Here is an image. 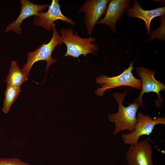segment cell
I'll list each match as a JSON object with an SVG mask.
<instances>
[{
	"mask_svg": "<svg viewBox=\"0 0 165 165\" xmlns=\"http://www.w3.org/2000/svg\"><path fill=\"white\" fill-rule=\"evenodd\" d=\"M129 90L123 93L116 92L112 94L118 105V110L116 113L107 115L109 121L114 123L115 128L113 134L116 135L121 131L127 130L133 132L137 122L136 114L140 104L137 102L129 104L125 107L123 104L124 97Z\"/></svg>",
	"mask_w": 165,
	"mask_h": 165,
	"instance_id": "obj_1",
	"label": "cell"
},
{
	"mask_svg": "<svg viewBox=\"0 0 165 165\" xmlns=\"http://www.w3.org/2000/svg\"><path fill=\"white\" fill-rule=\"evenodd\" d=\"M60 37L62 43L66 46L67 49L64 56H71L78 58L83 55L86 57L88 54L96 55L99 51L97 45L92 42L96 41L94 37L83 38L79 36L77 32L72 29L62 28L60 31Z\"/></svg>",
	"mask_w": 165,
	"mask_h": 165,
	"instance_id": "obj_2",
	"label": "cell"
},
{
	"mask_svg": "<svg viewBox=\"0 0 165 165\" xmlns=\"http://www.w3.org/2000/svg\"><path fill=\"white\" fill-rule=\"evenodd\" d=\"M135 61V60L130 63L128 68L124 69L123 71L119 75L108 77L103 75L97 77L95 82L100 86L95 91V94L101 97L107 90L122 86H129L141 90V80L136 78L132 73L133 65Z\"/></svg>",
	"mask_w": 165,
	"mask_h": 165,
	"instance_id": "obj_3",
	"label": "cell"
},
{
	"mask_svg": "<svg viewBox=\"0 0 165 165\" xmlns=\"http://www.w3.org/2000/svg\"><path fill=\"white\" fill-rule=\"evenodd\" d=\"M52 28L53 35L49 42L47 43L44 42L34 51L27 53V62L23 66V69L28 75L33 65L38 61H46V74L50 67L57 61V60L52 58V54L55 47L61 45L63 43L54 23Z\"/></svg>",
	"mask_w": 165,
	"mask_h": 165,
	"instance_id": "obj_4",
	"label": "cell"
},
{
	"mask_svg": "<svg viewBox=\"0 0 165 165\" xmlns=\"http://www.w3.org/2000/svg\"><path fill=\"white\" fill-rule=\"evenodd\" d=\"M137 122L134 131L129 133H123L121 138L126 144L136 145L139 138L143 135H148L152 132L155 125H165V117H158L153 119L148 115L138 112L137 115Z\"/></svg>",
	"mask_w": 165,
	"mask_h": 165,
	"instance_id": "obj_5",
	"label": "cell"
},
{
	"mask_svg": "<svg viewBox=\"0 0 165 165\" xmlns=\"http://www.w3.org/2000/svg\"><path fill=\"white\" fill-rule=\"evenodd\" d=\"M109 1L87 0L77 11L78 13H83L85 14L83 20L88 35H91L94 26L105 15Z\"/></svg>",
	"mask_w": 165,
	"mask_h": 165,
	"instance_id": "obj_6",
	"label": "cell"
},
{
	"mask_svg": "<svg viewBox=\"0 0 165 165\" xmlns=\"http://www.w3.org/2000/svg\"><path fill=\"white\" fill-rule=\"evenodd\" d=\"M148 137L136 145H130L125 158L127 165H155L152 160L153 150Z\"/></svg>",
	"mask_w": 165,
	"mask_h": 165,
	"instance_id": "obj_7",
	"label": "cell"
},
{
	"mask_svg": "<svg viewBox=\"0 0 165 165\" xmlns=\"http://www.w3.org/2000/svg\"><path fill=\"white\" fill-rule=\"evenodd\" d=\"M136 71L141 79L142 87L140 95L134 101L138 102L143 107L142 101L143 94L151 92L155 93L158 97V100L155 101V104L157 108H160L162 101L160 92V91L165 90V86L164 84L155 78L154 75L156 72L148 68L142 67H137Z\"/></svg>",
	"mask_w": 165,
	"mask_h": 165,
	"instance_id": "obj_8",
	"label": "cell"
},
{
	"mask_svg": "<svg viewBox=\"0 0 165 165\" xmlns=\"http://www.w3.org/2000/svg\"><path fill=\"white\" fill-rule=\"evenodd\" d=\"M58 0H52L48 9L46 12L40 11L35 16L33 24L35 26H40L49 32L52 31L54 22L61 20L72 25H75L74 22L63 14Z\"/></svg>",
	"mask_w": 165,
	"mask_h": 165,
	"instance_id": "obj_9",
	"label": "cell"
},
{
	"mask_svg": "<svg viewBox=\"0 0 165 165\" xmlns=\"http://www.w3.org/2000/svg\"><path fill=\"white\" fill-rule=\"evenodd\" d=\"M130 0L110 1L104 17L96 24H106L110 27L114 33H115L116 22L123 16L125 11L130 8Z\"/></svg>",
	"mask_w": 165,
	"mask_h": 165,
	"instance_id": "obj_10",
	"label": "cell"
},
{
	"mask_svg": "<svg viewBox=\"0 0 165 165\" xmlns=\"http://www.w3.org/2000/svg\"><path fill=\"white\" fill-rule=\"evenodd\" d=\"M21 11L18 17L7 26L6 32L10 31L20 34L22 29L20 27L22 22L26 18L37 15L38 12L46 9L49 6L48 4L39 5L34 4L28 0H21Z\"/></svg>",
	"mask_w": 165,
	"mask_h": 165,
	"instance_id": "obj_11",
	"label": "cell"
},
{
	"mask_svg": "<svg viewBox=\"0 0 165 165\" xmlns=\"http://www.w3.org/2000/svg\"><path fill=\"white\" fill-rule=\"evenodd\" d=\"M133 6L130 7L127 11V14L129 18H138L143 20L145 22L146 34L150 35V24L152 20L154 18L165 15V7H159L150 10H144L140 6L139 2L134 1Z\"/></svg>",
	"mask_w": 165,
	"mask_h": 165,
	"instance_id": "obj_12",
	"label": "cell"
},
{
	"mask_svg": "<svg viewBox=\"0 0 165 165\" xmlns=\"http://www.w3.org/2000/svg\"><path fill=\"white\" fill-rule=\"evenodd\" d=\"M28 75L24 71L18 67L16 61L11 62L9 74L6 79L7 86L20 87L21 84L28 80Z\"/></svg>",
	"mask_w": 165,
	"mask_h": 165,
	"instance_id": "obj_13",
	"label": "cell"
},
{
	"mask_svg": "<svg viewBox=\"0 0 165 165\" xmlns=\"http://www.w3.org/2000/svg\"><path fill=\"white\" fill-rule=\"evenodd\" d=\"M20 87L8 85L6 89L2 111L7 113L14 101L19 95L21 91Z\"/></svg>",
	"mask_w": 165,
	"mask_h": 165,
	"instance_id": "obj_14",
	"label": "cell"
},
{
	"mask_svg": "<svg viewBox=\"0 0 165 165\" xmlns=\"http://www.w3.org/2000/svg\"><path fill=\"white\" fill-rule=\"evenodd\" d=\"M165 16H163L160 17V25L158 28L154 30L150 31L151 34L148 40V41H152L156 38L158 39L161 41L165 40Z\"/></svg>",
	"mask_w": 165,
	"mask_h": 165,
	"instance_id": "obj_15",
	"label": "cell"
},
{
	"mask_svg": "<svg viewBox=\"0 0 165 165\" xmlns=\"http://www.w3.org/2000/svg\"><path fill=\"white\" fill-rule=\"evenodd\" d=\"M0 165H30L29 163L22 161L21 160L16 158H6L0 159Z\"/></svg>",
	"mask_w": 165,
	"mask_h": 165,
	"instance_id": "obj_16",
	"label": "cell"
}]
</instances>
